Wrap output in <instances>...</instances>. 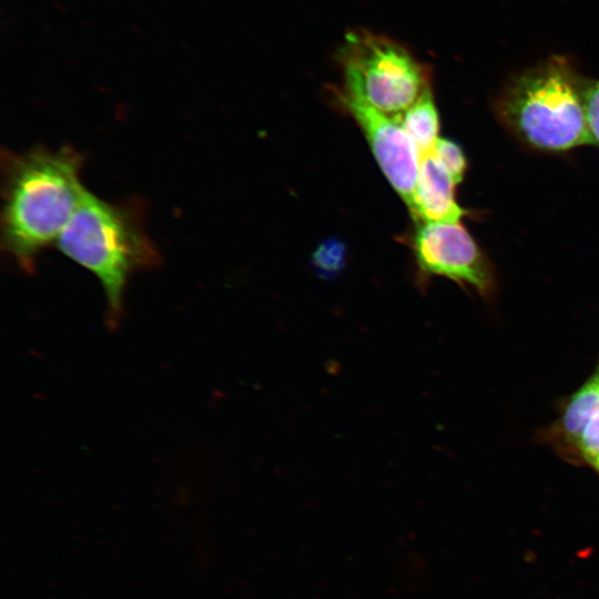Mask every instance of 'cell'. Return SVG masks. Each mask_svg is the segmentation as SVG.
Here are the masks:
<instances>
[{"label":"cell","mask_w":599,"mask_h":599,"mask_svg":"<svg viewBox=\"0 0 599 599\" xmlns=\"http://www.w3.org/2000/svg\"><path fill=\"white\" fill-rule=\"evenodd\" d=\"M83 155L71 146H35L1 156V247L23 271L57 242L74 214L85 187Z\"/></svg>","instance_id":"1"},{"label":"cell","mask_w":599,"mask_h":599,"mask_svg":"<svg viewBox=\"0 0 599 599\" xmlns=\"http://www.w3.org/2000/svg\"><path fill=\"white\" fill-rule=\"evenodd\" d=\"M57 247L101 283L109 325L118 324L131 274L156 266L160 255L133 203L100 199L87 189Z\"/></svg>","instance_id":"2"},{"label":"cell","mask_w":599,"mask_h":599,"mask_svg":"<svg viewBox=\"0 0 599 599\" xmlns=\"http://www.w3.org/2000/svg\"><path fill=\"white\" fill-rule=\"evenodd\" d=\"M581 91L588 126L596 144H599V81L582 79Z\"/></svg>","instance_id":"12"},{"label":"cell","mask_w":599,"mask_h":599,"mask_svg":"<svg viewBox=\"0 0 599 599\" xmlns=\"http://www.w3.org/2000/svg\"><path fill=\"white\" fill-rule=\"evenodd\" d=\"M335 94L364 132L383 173L410 210L422 158L415 142L395 118L341 90Z\"/></svg>","instance_id":"6"},{"label":"cell","mask_w":599,"mask_h":599,"mask_svg":"<svg viewBox=\"0 0 599 599\" xmlns=\"http://www.w3.org/2000/svg\"><path fill=\"white\" fill-rule=\"evenodd\" d=\"M412 248L418 282L444 276L483 295L494 288L490 266L477 243L460 222H417Z\"/></svg>","instance_id":"5"},{"label":"cell","mask_w":599,"mask_h":599,"mask_svg":"<svg viewBox=\"0 0 599 599\" xmlns=\"http://www.w3.org/2000/svg\"><path fill=\"white\" fill-rule=\"evenodd\" d=\"M432 152L455 184L461 182L466 170V159L459 145L454 141L438 138Z\"/></svg>","instance_id":"11"},{"label":"cell","mask_w":599,"mask_h":599,"mask_svg":"<svg viewBox=\"0 0 599 599\" xmlns=\"http://www.w3.org/2000/svg\"><path fill=\"white\" fill-rule=\"evenodd\" d=\"M337 61L339 90L393 118L430 89L427 68L406 47L368 30L347 32Z\"/></svg>","instance_id":"4"},{"label":"cell","mask_w":599,"mask_h":599,"mask_svg":"<svg viewBox=\"0 0 599 599\" xmlns=\"http://www.w3.org/2000/svg\"><path fill=\"white\" fill-rule=\"evenodd\" d=\"M455 182L429 152L420 158L413 206L409 210L417 222H460L466 213L456 202Z\"/></svg>","instance_id":"7"},{"label":"cell","mask_w":599,"mask_h":599,"mask_svg":"<svg viewBox=\"0 0 599 599\" xmlns=\"http://www.w3.org/2000/svg\"><path fill=\"white\" fill-rule=\"evenodd\" d=\"M581 81L567 59L551 58L508 83L498 102L499 114L539 149L562 151L593 144Z\"/></svg>","instance_id":"3"},{"label":"cell","mask_w":599,"mask_h":599,"mask_svg":"<svg viewBox=\"0 0 599 599\" xmlns=\"http://www.w3.org/2000/svg\"><path fill=\"white\" fill-rule=\"evenodd\" d=\"M346 246L336 238L322 242L312 255V264L325 278L335 277L345 266Z\"/></svg>","instance_id":"10"},{"label":"cell","mask_w":599,"mask_h":599,"mask_svg":"<svg viewBox=\"0 0 599 599\" xmlns=\"http://www.w3.org/2000/svg\"><path fill=\"white\" fill-rule=\"evenodd\" d=\"M596 377H597V379H598V382H599V374H598Z\"/></svg>","instance_id":"16"},{"label":"cell","mask_w":599,"mask_h":599,"mask_svg":"<svg viewBox=\"0 0 599 599\" xmlns=\"http://www.w3.org/2000/svg\"><path fill=\"white\" fill-rule=\"evenodd\" d=\"M54 7L60 10V11H63V12H67L68 11V8L63 4V3H60V2H54L53 3Z\"/></svg>","instance_id":"14"},{"label":"cell","mask_w":599,"mask_h":599,"mask_svg":"<svg viewBox=\"0 0 599 599\" xmlns=\"http://www.w3.org/2000/svg\"><path fill=\"white\" fill-rule=\"evenodd\" d=\"M591 464L599 470V457H597L596 459H593L591 461Z\"/></svg>","instance_id":"15"},{"label":"cell","mask_w":599,"mask_h":599,"mask_svg":"<svg viewBox=\"0 0 599 599\" xmlns=\"http://www.w3.org/2000/svg\"><path fill=\"white\" fill-rule=\"evenodd\" d=\"M599 410V382L595 376L569 400L561 420V427L569 440L576 441L586 425Z\"/></svg>","instance_id":"9"},{"label":"cell","mask_w":599,"mask_h":599,"mask_svg":"<svg viewBox=\"0 0 599 599\" xmlns=\"http://www.w3.org/2000/svg\"><path fill=\"white\" fill-rule=\"evenodd\" d=\"M395 119L415 142L420 155L433 151L438 140L439 118L432 89Z\"/></svg>","instance_id":"8"},{"label":"cell","mask_w":599,"mask_h":599,"mask_svg":"<svg viewBox=\"0 0 599 599\" xmlns=\"http://www.w3.org/2000/svg\"><path fill=\"white\" fill-rule=\"evenodd\" d=\"M577 446L590 463L599 457V410L586 425L577 440Z\"/></svg>","instance_id":"13"}]
</instances>
